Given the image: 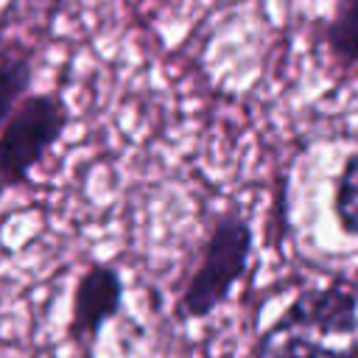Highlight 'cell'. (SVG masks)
<instances>
[{"label":"cell","instance_id":"6da1fadb","mask_svg":"<svg viewBox=\"0 0 358 358\" xmlns=\"http://www.w3.org/2000/svg\"><path fill=\"white\" fill-rule=\"evenodd\" d=\"M255 252V229L241 210H224L215 215L199 260L187 274L176 299V319L193 322L213 316L243 280Z\"/></svg>","mask_w":358,"mask_h":358},{"label":"cell","instance_id":"7a4b0ae2","mask_svg":"<svg viewBox=\"0 0 358 358\" xmlns=\"http://www.w3.org/2000/svg\"><path fill=\"white\" fill-rule=\"evenodd\" d=\"M70 123V109L56 92L25 95L0 126V193L22 187L50 154Z\"/></svg>","mask_w":358,"mask_h":358},{"label":"cell","instance_id":"3957f363","mask_svg":"<svg viewBox=\"0 0 358 358\" xmlns=\"http://www.w3.org/2000/svg\"><path fill=\"white\" fill-rule=\"evenodd\" d=\"M126 282L115 263L95 260L76 280L70 299V322L67 338L84 350H92L101 330L123 310Z\"/></svg>","mask_w":358,"mask_h":358},{"label":"cell","instance_id":"277c9868","mask_svg":"<svg viewBox=\"0 0 358 358\" xmlns=\"http://www.w3.org/2000/svg\"><path fill=\"white\" fill-rule=\"evenodd\" d=\"M280 322L302 327L319 338L358 333V280L336 274L324 285L302 288L282 310Z\"/></svg>","mask_w":358,"mask_h":358},{"label":"cell","instance_id":"5b68a950","mask_svg":"<svg viewBox=\"0 0 358 358\" xmlns=\"http://www.w3.org/2000/svg\"><path fill=\"white\" fill-rule=\"evenodd\" d=\"M255 358H358V344L330 347L319 336L277 319L260 333Z\"/></svg>","mask_w":358,"mask_h":358},{"label":"cell","instance_id":"8992f818","mask_svg":"<svg viewBox=\"0 0 358 358\" xmlns=\"http://www.w3.org/2000/svg\"><path fill=\"white\" fill-rule=\"evenodd\" d=\"M34 81V56L20 42L0 48V126L28 95Z\"/></svg>","mask_w":358,"mask_h":358},{"label":"cell","instance_id":"52a82bcc","mask_svg":"<svg viewBox=\"0 0 358 358\" xmlns=\"http://www.w3.org/2000/svg\"><path fill=\"white\" fill-rule=\"evenodd\" d=\"M322 39L341 67L358 64V0H336L333 17L324 22Z\"/></svg>","mask_w":358,"mask_h":358},{"label":"cell","instance_id":"ba28073f","mask_svg":"<svg viewBox=\"0 0 358 358\" xmlns=\"http://www.w3.org/2000/svg\"><path fill=\"white\" fill-rule=\"evenodd\" d=\"M333 218L347 238H358V151H352L333 185Z\"/></svg>","mask_w":358,"mask_h":358}]
</instances>
